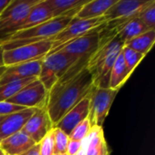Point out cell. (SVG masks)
Returning a JSON list of instances; mask_svg holds the SVG:
<instances>
[{
  "mask_svg": "<svg viewBox=\"0 0 155 155\" xmlns=\"http://www.w3.org/2000/svg\"><path fill=\"white\" fill-rule=\"evenodd\" d=\"M92 127L90 124V122L88 118L84 120L82 123H80L70 134L69 139L71 141H75V142H80L82 143L83 141L85 140V138L88 136Z\"/></svg>",
  "mask_w": 155,
  "mask_h": 155,
  "instance_id": "cell-26",
  "label": "cell"
},
{
  "mask_svg": "<svg viewBox=\"0 0 155 155\" xmlns=\"http://www.w3.org/2000/svg\"><path fill=\"white\" fill-rule=\"evenodd\" d=\"M41 0H11L0 15V42L15 33L17 26L30 9Z\"/></svg>",
  "mask_w": 155,
  "mask_h": 155,
  "instance_id": "cell-5",
  "label": "cell"
},
{
  "mask_svg": "<svg viewBox=\"0 0 155 155\" xmlns=\"http://www.w3.org/2000/svg\"><path fill=\"white\" fill-rule=\"evenodd\" d=\"M109 150H108V146H107V143H106V141L104 142L103 145H102V148H101V151L100 153H98V155H109Z\"/></svg>",
  "mask_w": 155,
  "mask_h": 155,
  "instance_id": "cell-32",
  "label": "cell"
},
{
  "mask_svg": "<svg viewBox=\"0 0 155 155\" xmlns=\"http://www.w3.org/2000/svg\"><path fill=\"white\" fill-rule=\"evenodd\" d=\"M117 0H94L88 1L74 16L76 19H94L101 17Z\"/></svg>",
  "mask_w": 155,
  "mask_h": 155,
  "instance_id": "cell-18",
  "label": "cell"
},
{
  "mask_svg": "<svg viewBox=\"0 0 155 155\" xmlns=\"http://www.w3.org/2000/svg\"><path fill=\"white\" fill-rule=\"evenodd\" d=\"M35 109L26 108L23 111L0 116V143L5 138L22 131Z\"/></svg>",
  "mask_w": 155,
  "mask_h": 155,
  "instance_id": "cell-13",
  "label": "cell"
},
{
  "mask_svg": "<svg viewBox=\"0 0 155 155\" xmlns=\"http://www.w3.org/2000/svg\"><path fill=\"white\" fill-rule=\"evenodd\" d=\"M88 1L90 0H43L53 18L59 16L74 17Z\"/></svg>",
  "mask_w": 155,
  "mask_h": 155,
  "instance_id": "cell-16",
  "label": "cell"
},
{
  "mask_svg": "<svg viewBox=\"0 0 155 155\" xmlns=\"http://www.w3.org/2000/svg\"><path fill=\"white\" fill-rule=\"evenodd\" d=\"M52 18L53 16L51 15V12L49 11L47 6L44 4L43 0H41L38 4H36L30 9L27 15L22 20L20 25L17 26L15 33L38 25Z\"/></svg>",
  "mask_w": 155,
  "mask_h": 155,
  "instance_id": "cell-17",
  "label": "cell"
},
{
  "mask_svg": "<svg viewBox=\"0 0 155 155\" xmlns=\"http://www.w3.org/2000/svg\"><path fill=\"white\" fill-rule=\"evenodd\" d=\"M89 114V96L87 95L73 109H71L54 126L63 131L68 136L73 130L84 120L88 118Z\"/></svg>",
  "mask_w": 155,
  "mask_h": 155,
  "instance_id": "cell-14",
  "label": "cell"
},
{
  "mask_svg": "<svg viewBox=\"0 0 155 155\" xmlns=\"http://www.w3.org/2000/svg\"><path fill=\"white\" fill-rule=\"evenodd\" d=\"M75 155H85V148L84 147H82V149Z\"/></svg>",
  "mask_w": 155,
  "mask_h": 155,
  "instance_id": "cell-35",
  "label": "cell"
},
{
  "mask_svg": "<svg viewBox=\"0 0 155 155\" xmlns=\"http://www.w3.org/2000/svg\"><path fill=\"white\" fill-rule=\"evenodd\" d=\"M154 42L155 29H153V30L147 31V32L138 35L137 37L134 38L124 46H127L137 53L146 55L152 49Z\"/></svg>",
  "mask_w": 155,
  "mask_h": 155,
  "instance_id": "cell-21",
  "label": "cell"
},
{
  "mask_svg": "<svg viewBox=\"0 0 155 155\" xmlns=\"http://www.w3.org/2000/svg\"><path fill=\"white\" fill-rule=\"evenodd\" d=\"M20 155H40V144L39 143L35 144L31 149H29L28 151Z\"/></svg>",
  "mask_w": 155,
  "mask_h": 155,
  "instance_id": "cell-31",
  "label": "cell"
},
{
  "mask_svg": "<svg viewBox=\"0 0 155 155\" xmlns=\"http://www.w3.org/2000/svg\"><path fill=\"white\" fill-rule=\"evenodd\" d=\"M3 155H5V154H3Z\"/></svg>",
  "mask_w": 155,
  "mask_h": 155,
  "instance_id": "cell-39",
  "label": "cell"
},
{
  "mask_svg": "<svg viewBox=\"0 0 155 155\" xmlns=\"http://www.w3.org/2000/svg\"><path fill=\"white\" fill-rule=\"evenodd\" d=\"M130 76H131V73L129 72L124 61L122 52H121L120 54L117 56L114 62V64L112 68L108 88L119 91L122 88V86L127 82Z\"/></svg>",
  "mask_w": 155,
  "mask_h": 155,
  "instance_id": "cell-19",
  "label": "cell"
},
{
  "mask_svg": "<svg viewBox=\"0 0 155 155\" xmlns=\"http://www.w3.org/2000/svg\"><path fill=\"white\" fill-rule=\"evenodd\" d=\"M43 60H35L6 67L5 71L0 75V85L27 78H38Z\"/></svg>",
  "mask_w": 155,
  "mask_h": 155,
  "instance_id": "cell-12",
  "label": "cell"
},
{
  "mask_svg": "<svg viewBox=\"0 0 155 155\" xmlns=\"http://www.w3.org/2000/svg\"><path fill=\"white\" fill-rule=\"evenodd\" d=\"M5 69H6V67L5 66H3V67H0V75L5 71Z\"/></svg>",
  "mask_w": 155,
  "mask_h": 155,
  "instance_id": "cell-36",
  "label": "cell"
},
{
  "mask_svg": "<svg viewBox=\"0 0 155 155\" xmlns=\"http://www.w3.org/2000/svg\"><path fill=\"white\" fill-rule=\"evenodd\" d=\"M37 79L36 77L33 78H27V79H23L19 81H15L11 82L8 84H1L0 85V102H5L12 96H14L16 93H18L21 89H23L25 86L32 83Z\"/></svg>",
  "mask_w": 155,
  "mask_h": 155,
  "instance_id": "cell-23",
  "label": "cell"
},
{
  "mask_svg": "<svg viewBox=\"0 0 155 155\" xmlns=\"http://www.w3.org/2000/svg\"><path fill=\"white\" fill-rule=\"evenodd\" d=\"M36 143L22 131L5 138L0 143V149L5 155H20Z\"/></svg>",
  "mask_w": 155,
  "mask_h": 155,
  "instance_id": "cell-15",
  "label": "cell"
},
{
  "mask_svg": "<svg viewBox=\"0 0 155 155\" xmlns=\"http://www.w3.org/2000/svg\"><path fill=\"white\" fill-rule=\"evenodd\" d=\"M150 31L143 24V22L138 18L135 17L133 20H131L117 35V36L120 38V40L123 42L124 45H127L131 40L137 37L138 35Z\"/></svg>",
  "mask_w": 155,
  "mask_h": 155,
  "instance_id": "cell-22",
  "label": "cell"
},
{
  "mask_svg": "<svg viewBox=\"0 0 155 155\" xmlns=\"http://www.w3.org/2000/svg\"><path fill=\"white\" fill-rule=\"evenodd\" d=\"M119 91L111 88L93 86L89 96L88 120L91 127H102L106 119L114 100Z\"/></svg>",
  "mask_w": 155,
  "mask_h": 155,
  "instance_id": "cell-4",
  "label": "cell"
},
{
  "mask_svg": "<svg viewBox=\"0 0 155 155\" xmlns=\"http://www.w3.org/2000/svg\"><path fill=\"white\" fill-rule=\"evenodd\" d=\"M26 109L25 107L20 106V105H16L12 103H8V102H0V116L1 115H7V114H15L20 111H23Z\"/></svg>",
  "mask_w": 155,
  "mask_h": 155,
  "instance_id": "cell-29",
  "label": "cell"
},
{
  "mask_svg": "<svg viewBox=\"0 0 155 155\" xmlns=\"http://www.w3.org/2000/svg\"><path fill=\"white\" fill-rule=\"evenodd\" d=\"M52 129L53 124L49 118L47 111L45 108H43L35 109L34 114L28 119L23 127L22 132L37 144Z\"/></svg>",
  "mask_w": 155,
  "mask_h": 155,
  "instance_id": "cell-10",
  "label": "cell"
},
{
  "mask_svg": "<svg viewBox=\"0 0 155 155\" xmlns=\"http://www.w3.org/2000/svg\"><path fill=\"white\" fill-rule=\"evenodd\" d=\"M53 155H66V154H53Z\"/></svg>",
  "mask_w": 155,
  "mask_h": 155,
  "instance_id": "cell-38",
  "label": "cell"
},
{
  "mask_svg": "<svg viewBox=\"0 0 155 155\" xmlns=\"http://www.w3.org/2000/svg\"><path fill=\"white\" fill-rule=\"evenodd\" d=\"M154 0L148 1H136V0H117L104 15H102L103 21L108 22L119 18H126L131 16H138L140 13L153 4Z\"/></svg>",
  "mask_w": 155,
  "mask_h": 155,
  "instance_id": "cell-11",
  "label": "cell"
},
{
  "mask_svg": "<svg viewBox=\"0 0 155 155\" xmlns=\"http://www.w3.org/2000/svg\"><path fill=\"white\" fill-rule=\"evenodd\" d=\"M100 25L95 28H93L91 31H89L83 36L71 41L58 51H63L64 53H66L76 58L86 55H92L97 50L98 47V32L100 30Z\"/></svg>",
  "mask_w": 155,
  "mask_h": 155,
  "instance_id": "cell-9",
  "label": "cell"
},
{
  "mask_svg": "<svg viewBox=\"0 0 155 155\" xmlns=\"http://www.w3.org/2000/svg\"><path fill=\"white\" fill-rule=\"evenodd\" d=\"M47 98L48 91L37 78L5 102L25 108L43 109L46 106Z\"/></svg>",
  "mask_w": 155,
  "mask_h": 155,
  "instance_id": "cell-8",
  "label": "cell"
},
{
  "mask_svg": "<svg viewBox=\"0 0 155 155\" xmlns=\"http://www.w3.org/2000/svg\"><path fill=\"white\" fill-rule=\"evenodd\" d=\"M54 133V154H66V149L70 141L69 136L58 128H53Z\"/></svg>",
  "mask_w": 155,
  "mask_h": 155,
  "instance_id": "cell-25",
  "label": "cell"
},
{
  "mask_svg": "<svg viewBox=\"0 0 155 155\" xmlns=\"http://www.w3.org/2000/svg\"><path fill=\"white\" fill-rule=\"evenodd\" d=\"M77 59L63 51H58L43 60L38 79L48 93Z\"/></svg>",
  "mask_w": 155,
  "mask_h": 155,
  "instance_id": "cell-3",
  "label": "cell"
},
{
  "mask_svg": "<svg viewBox=\"0 0 155 155\" xmlns=\"http://www.w3.org/2000/svg\"><path fill=\"white\" fill-rule=\"evenodd\" d=\"M104 23V22L103 21L102 16L98 18L85 19V20L76 19L73 17V19L67 25V26L52 40V47L50 52L47 54V55H50L57 52L71 41L83 36L84 35L91 31L93 28H95Z\"/></svg>",
  "mask_w": 155,
  "mask_h": 155,
  "instance_id": "cell-7",
  "label": "cell"
},
{
  "mask_svg": "<svg viewBox=\"0 0 155 155\" xmlns=\"http://www.w3.org/2000/svg\"><path fill=\"white\" fill-rule=\"evenodd\" d=\"M138 18L149 30L155 29V1L140 13Z\"/></svg>",
  "mask_w": 155,
  "mask_h": 155,
  "instance_id": "cell-27",
  "label": "cell"
},
{
  "mask_svg": "<svg viewBox=\"0 0 155 155\" xmlns=\"http://www.w3.org/2000/svg\"><path fill=\"white\" fill-rule=\"evenodd\" d=\"M94 86L87 67L70 81L55 84L48 93L45 109L54 126L77 104L85 98Z\"/></svg>",
  "mask_w": 155,
  "mask_h": 155,
  "instance_id": "cell-1",
  "label": "cell"
},
{
  "mask_svg": "<svg viewBox=\"0 0 155 155\" xmlns=\"http://www.w3.org/2000/svg\"><path fill=\"white\" fill-rule=\"evenodd\" d=\"M52 47V40H45L38 43L19 46L3 51L4 65L8 67L13 64L45 59Z\"/></svg>",
  "mask_w": 155,
  "mask_h": 155,
  "instance_id": "cell-6",
  "label": "cell"
},
{
  "mask_svg": "<svg viewBox=\"0 0 155 155\" xmlns=\"http://www.w3.org/2000/svg\"><path fill=\"white\" fill-rule=\"evenodd\" d=\"M3 154H5V153H4L2 152V150L0 149V155H3Z\"/></svg>",
  "mask_w": 155,
  "mask_h": 155,
  "instance_id": "cell-37",
  "label": "cell"
},
{
  "mask_svg": "<svg viewBox=\"0 0 155 155\" xmlns=\"http://www.w3.org/2000/svg\"><path fill=\"white\" fill-rule=\"evenodd\" d=\"M82 143L70 140L66 149V155H75L82 149Z\"/></svg>",
  "mask_w": 155,
  "mask_h": 155,
  "instance_id": "cell-30",
  "label": "cell"
},
{
  "mask_svg": "<svg viewBox=\"0 0 155 155\" xmlns=\"http://www.w3.org/2000/svg\"><path fill=\"white\" fill-rule=\"evenodd\" d=\"M4 65V60H3V50L0 48V67H3Z\"/></svg>",
  "mask_w": 155,
  "mask_h": 155,
  "instance_id": "cell-34",
  "label": "cell"
},
{
  "mask_svg": "<svg viewBox=\"0 0 155 155\" xmlns=\"http://www.w3.org/2000/svg\"><path fill=\"white\" fill-rule=\"evenodd\" d=\"M40 155L54 154V133L53 129L45 136V138L39 143Z\"/></svg>",
  "mask_w": 155,
  "mask_h": 155,
  "instance_id": "cell-28",
  "label": "cell"
},
{
  "mask_svg": "<svg viewBox=\"0 0 155 155\" xmlns=\"http://www.w3.org/2000/svg\"><path fill=\"white\" fill-rule=\"evenodd\" d=\"M10 2L11 0H0V15L6 8V6L10 4Z\"/></svg>",
  "mask_w": 155,
  "mask_h": 155,
  "instance_id": "cell-33",
  "label": "cell"
},
{
  "mask_svg": "<svg viewBox=\"0 0 155 155\" xmlns=\"http://www.w3.org/2000/svg\"><path fill=\"white\" fill-rule=\"evenodd\" d=\"M122 55H123L124 61L129 72L131 73V74L134 73V71L138 66V64L145 57V55H143L140 53H137V52L134 51L133 49H131L127 46L123 47Z\"/></svg>",
  "mask_w": 155,
  "mask_h": 155,
  "instance_id": "cell-24",
  "label": "cell"
},
{
  "mask_svg": "<svg viewBox=\"0 0 155 155\" xmlns=\"http://www.w3.org/2000/svg\"><path fill=\"white\" fill-rule=\"evenodd\" d=\"M72 19V16H59L29 29L15 33L5 40L0 42V48L5 51L45 40H53L67 26Z\"/></svg>",
  "mask_w": 155,
  "mask_h": 155,
  "instance_id": "cell-2",
  "label": "cell"
},
{
  "mask_svg": "<svg viewBox=\"0 0 155 155\" xmlns=\"http://www.w3.org/2000/svg\"><path fill=\"white\" fill-rule=\"evenodd\" d=\"M104 141L103 128L92 127L88 136L82 142L83 147L85 148V155H98Z\"/></svg>",
  "mask_w": 155,
  "mask_h": 155,
  "instance_id": "cell-20",
  "label": "cell"
}]
</instances>
